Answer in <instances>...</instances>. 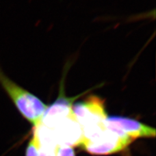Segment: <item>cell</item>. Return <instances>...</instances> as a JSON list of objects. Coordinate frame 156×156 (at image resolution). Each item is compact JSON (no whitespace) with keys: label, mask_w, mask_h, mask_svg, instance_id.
<instances>
[{"label":"cell","mask_w":156,"mask_h":156,"mask_svg":"<svg viewBox=\"0 0 156 156\" xmlns=\"http://www.w3.org/2000/svg\"><path fill=\"white\" fill-rule=\"evenodd\" d=\"M0 85L11 99L16 109L33 127L41 122L48 105L9 78L0 66Z\"/></svg>","instance_id":"cell-1"},{"label":"cell","mask_w":156,"mask_h":156,"mask_svg":"<svg viewBox=\"0 0 156 156\" xmlns=\"http://www.w3.org/2000/svg\"><path fill=\"white\" fill-rule=\"evenodd\" d=\"M73 113L81 127L83 139H88L106 128L105 120L108 116L105 100L90 94L73 105Z\"/></svg>","instance_id":"cell-2"},{"label":"cell","mask_w":156,"mask_h":156,"mask_svg":"<svg viewBox=\"0 0 156 156\" xmlns=\"http://www.w3.org/2000/svg\"><path fill=\"white\" fill-rule=\"evenodd\" d=\"M135 140L105 128L89 139H83L80 146L93 155H107L125 150Z\"/></svg>","instance_id":"cell-3"},{"label":"cell","mask_w":156,"mask_h":156,"mask_svg":"<svg viewBox=\"0 0 156 156\" xmlns=\"http://www.w3.org/2000/svg\"><path fill=\"white\" fill-rule=\"evenodd\" d=\"M62 80L57 98L50 105H48L41 122L51 129L55 128L62 120L74 114L72 110L74 102L82 96L81 94L75 97L66 96L65 91L64 78Z\"/></svg>","instance_id":"cell-4"},{"label":"cell","mask_w":156,"mask_h":156,"mask_svg":"<svg viewBox=\"0 0 156 156\" xmlns=\"http://www.w3.org/2000/svg\"><path fill=\"white\" fill-rule=\"evenodd\" d=\"M107 128L136 140L138 138H154L155 129L140 122L122 116H108L105 120Z\"/></svg>","instance_id":"cell-5"},{"label":"cell","mask_w":156,"mask_h":156,"mask_svg":"<svg viewBox=\"0 0 156 156\" xmlns=\"http://www.w3.org/2000/svg\"><path fill=\"white\" fill-rule=\"evenodd\" d=\"M52 130L58 146H80L83 139L81 127L74 114L62 120Z\"/></svg>","instance_id":"cell-6"},{"label":"cell","mask_w":156,"mask_h":156,"mask_svg":"<svg viewBox=\"0 0 156 156\" xmlns=\"http://www.w3.org/2000/svg\"><path fill=\"white\" fill-rule=\"evenodd\" d=\"M26 156H55V152L41 148L34 139L31 137L27 146Z\"/></svg>","instance_id":"cell-7"},{"label":"cell","mask_w":156,"mask_h":156,"mask_svg":"<svg viewBox=\"0 0 156 156\" xmlns=\"http://www.w3.org/2000/svg\"><path fill=\"white\" fill-rule=\"evenodd\" d=\"M55 156H76L75 151L72 147L68 146H58Z\"/></svg>","instance_id":"cell-8"}]
</instances>
